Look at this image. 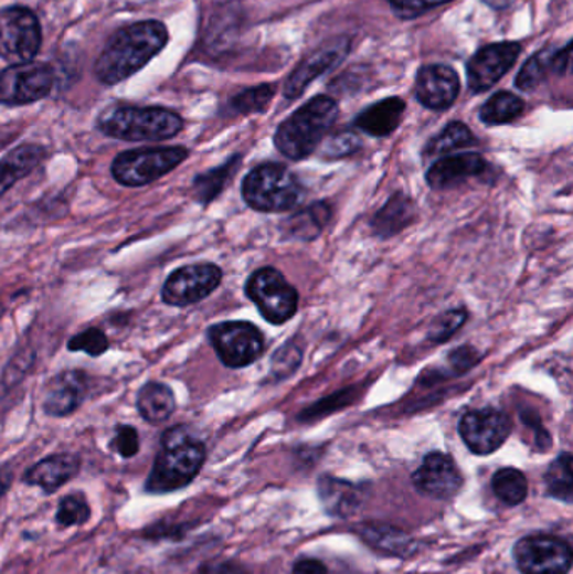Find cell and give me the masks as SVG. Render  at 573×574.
Returning <instances> with one entry per match:
<instances>
[{
  "label": "cell",
  "instance_id": "obj_9",
  "mask_svg": "<svg viewBox=\"0 0 573 574\" xmlns=\"http://www.w3.org/2000/svg\"><path fill=\"white\" fill-rule=\"evenodd\" d=\"M208 338L219 360L227 368H244L254 363L266 347L263 333L247 321L219 322L209 328Z\"/></svg>",
  "mask_w": 573,
  "mask_h": 574
},
{
  "label": "cell",
  "instance_id": "obj_20",
  "mask_svg": "<svg viewBox=\"0 0 573 574\" xmlns=\"http://www.w3.org/2000/svg\"><path fill=\"white\" fill-rule=\"evenodd\" d=\"M82 469V459L74 454H54L34 464L24 474V482L29 486L41 487L46 495H53L57 489L78 476Z\"/></svg>",
  "mask_w": 573,
  "mask_h": 574
},
{
  "label": "cell",
  "instance_id": "obj_5",
  "mask_svg": "<svg viewBox=\"0 0 573 574\" xmlns=\"http://www.w3.org/2000/svg\"><path fill=\"white\" fill-rule=\"evenodd\" d=\"M301 183L291 170L279 163H264L247 173L243 199L254 211L276 214L296 208L301 200Z\"/></svg>",
  "mask_w": 573,
  "mask_h": 574
},
{
  "label": "cell",
  "instance_id": "obj_35",
  "mask_svg": "<svg viewBox=\"0 0 573 574\" xmlns=\"http://www.w3.org/2000/svg\"><path fill=\"white\" fill-rule=\"evenodd\" d=\"M67 350L74 351V353L83 351L88 357L98 358L109 350L108 337L99 328H88L67 341Z\"/></svg>",
  "mask_w": 573,
  "mask_h": 574
},
{
  "label": "cell",
  "instance_id": "obj_37",
  "mask_svg": "<svg viewBox=\"0 0 573 574\" xmlns=\"http://www.w3.org/2000/svg\"><path fill=\"white\" fill-rule=\"evenodd\" d=\"M449 2L453 0H389L392 11L402 19L418 18L424 12L449 4Z\"/></svg>",
  "mask_w": 573,
  "mask_h": 574
},
{
  "label": "cell",
  "instance_id": "obj_7",
  "mask_svg": "<svg viewBox=\"0 0 573 574\" xmlns=\"http://www.w3.org/2000/svg\"><path fill=\"white\" fill-rule=\"evenodd\" d=\"M246 295L272 325H285L298 309V291L275 267L257 269L247 279Z\"/></svg>",
  "mask_w": 573,
  "mask_h": 574
},
{
  "label": "cell",
  "instance_id": "obj_23",
  "mask_svg": "<svg viewBox=\"0 0 573 574\" xmlns=\"http://www.w3.org/2000/svg\"><path fill=\"white\" fill-rule=\"evenodd\" d=\"M44 157V148L34 144H24L9 151L0 160V196H4L15 183L31 176L41 166Z\"/></svg>",
  "mask_w": 573,
  "mask_h": 574
},
{
  "label": "cell",
  "instance_id": "obj_4",
  "mask_svg": "<svg viewBox=\"0 0 573 574\" xmlns=\"http://www.w3.org/2000/svg\"><path fill=\"white\" fill-rule=\"evenodd\" d=\"M96 127L117 140L162 141L182 131L183 119L176 111L157 106H115L99 115Z\"/></svg>",
  "mask_w": 573,
  "mask_h": 574
},
{
  "label": "cell",
  "instance_id": "obj_12",
  "mask_svg": "<svg viewBox=\"0 0 573 574\" xmlns=\"http://www.w3.org/2000/svg\"><path fill=\"white\" fill-rule=\"evenodd\" d=\"M53 86L54 71L47 64H14L0 73V105H31L46 98Z\"/></svg>",
  "mask_w": 573,
  "mask_h": 574
},
{
  "label": "cell",
  "instance_id": "obj_2",
  "mask_svg": "<svg viewBox=\"0 0 573 574\" xmlns=\"http://www.w3.org/2000/svg\"><path fill=\"white\" fill-rule=\"evenodd\" d=\"M205 463V445L185 425L163 432L160 450L151 467L145 490L150 495H169L189 486Z\"/></svg>",
  "mask_w": 573,
  "mask_h": 574
},
{
  "label": "cell",
  "instance_id": "obj_10",
  "mask_svg": "<svg viewBox=\"0 0 573 574\" xmlns=\"http://www.w3.org/2000/svg\"><path fill=\"white\" fill-rule=\"evenodd\" d=\"M514 563L523 574H566L572 567V548L550 534L521 538L513 546Z\"/></svg>",
  "mask_w": 573,
  "mask_h": 574
},
{
  "label": "cell",
  "instance_id": "obj_32",
  "mask_svg": "<svg viewBox=\"0 0 573 574\" xmlns=\"http://www.w3.org/2000/svg\"><path fill=\"white\" fill-rule=\"evenodd\" d=\"M549 73H552V53L549 50H543L523 64L514 85L521 92H533L542 85Z\"/></svg>",
  "mask_w": 573,
  "mask_h": 574
},
{
  "label": "cell",
  "instance_id": "obj_29",
  "mask_svg": "<svg viewBox=\"0 0 573 574\" xmlns=\"http://www.w3.org/2000/svg\"><path fill=\"white\" fill-rule=\"evenodd\" d=\"M492 492L503 504L514 508L524 502L528 496V480L521 470L505 467L492 476Z\"/></svg>",
  "mask_w": 573,
  "mask_h": 574
},
{
  "label": "cell",
  "instance_id": "obj_44",
  "mask_svg": "<svg viewBox=\"0 0 573 574\" xmlns=\"http://www.w3.org/2000/svg\"><path fill=\"white\" fill-rule=\"evenodd\" d=\"M12 482V472L8 469V467H0V499L4 498L6 492H8L9 487H11Z\"/></svg>",
  "mask_w": 573,
  "mask_h": 574
},
{
  "label": "cell",
  "instance_id": "obj_41",
  "mask_svg": "<svg viewBox=\"0 0 573 574\" xmlns=\"http://www.w3.org/2000/svg\"><path fill=\"white\" fill-rule=\"evenodd\" d=\"M476 354L478 353H476L475 350H471V348L463 347L459 348V350L454 351V353H450V361H453L454 366L459 370V373H463L476 363V360H478Z\"/></svg>",
  "mask_w": 573,
  "mask_h": 574
},
{
  "label": "cell",
  "instance_id": "obj_19",
  "mask_svg": "<svg viewBox=\"0 0 573 574\" xmlns=\"http://www.w3.org/2000/svg\"><path fill=\"white\" fill-rule=\"evenodd\" d=\"M488 170L485 158L478 153H459L437 160L426 180L434 190L453 189L473 177H481Z\"/></svg>",
  "mask_w": 573,
  "mask_h": 574
},
{
  "label": "cell",
  "instance_id": "obj_30",
  "mask_svg": "<svg viewBox=\"0 0 573 574\" xmlns=\"http://www.w3.org/2000/svg\"><path fill=\"white\" fill-rule=\"evenodd\" d=\"M547 495L550 498L559 499L565 504H572L573 496V474L572 454L563 453L550 464L545 474Z\"/></svg>",
  "mask_w": 573,
  "mask_h": 574
},
{
  "label": "cell",
  "instance_id": "obj_21",
  "mask_svg": "<svg viewBox=\"0 0 573 574\" xmlns=\"http://www.w3.org/2000/svg\"><path fill=\"white\" fill-rule=\"evenodd\" d=\"M363 543L388 556L408 557L417 551L414 538L402 529L382 522H367L357 529Z\"/></svg>",
  "mask_w": 573,
  "mask_h": 574
},
{
  "label": "cell",
  "instance_id": "obj_3",
  "mask_svg": "<svg viewBox=\"0 0 573 574\" xmlns=\"http://www.w3.org/2000/svg\"><path fill=\"white\" fill-rule=\"evenodd\" d=\"M337 118V102L330 96H315L279 125L276 148L289 160H305L317 150Z\"/></svg>",
  "mask_w": 573,
  "mask_h": 574
},
{
  "label": "cell",
  "instance_id": "obj_28",
  "mask_svg": "<svg viewBox=\"0 0 573 574\" xmlns=\"http://www.w3.org/2000/svg\"><path fill=\"white\" fill-rule=\"evenodd\" d=\"M241 157H233L224 166L217 167V169L209 170V172L201 173L195 177L194 185H192V192H194L195 200L201 202L202 205L211 203L219 193L224 189L225 183L231 180L237 169H240Z\"/></svg>",
  "mask_w": 573,
  "mask_h": 574
},
{
  "label": "cell",
  "instance_id": "obj_34",
  "mask_svg": "<svg viewBox=\"0 0 573 574\" xmlns=\"http://www.w3.org/2000/svg\"><path fill=\"white\" fill-rule=\"evenodd\" d=\"M89 518H92V509H89L85 495L66 496V498L60 502L56 522L57 524L63 525V528L85 524V522H88Z\"/></svg>",
  "mask_w": 573,
  "mask_h": 574
},
{
  "label": "cell",
  "instance_id": "obj_8",
  "mask_svg": "<svg viewBox=\"0 0 573 574\" xmlns=\"http://www.w3.org/2000/svg\"><path fill=\"white\" fill-rule=\"evenodd\" d=\"M43 43L40 21L25 8L0 11V57L11 64L31 63Z\"/></svg>",
  "mask_w": 573,
  "mask_h": 574
},
{
  "label": "cell",
  "instance_id": "obj_42",
  "mask_svg": "<svg viewBox=\"0 0 573 574\" xmlns=\"http://www.w3.org/2000/svg\"><path fill=\"white\" fill-rule=\"evenodd\" d=\"M293 574H328V567L320 560L303 557L293 566Z\"/></svg>",
  "mask_w": 573,
  "mask_h": 574
},
{
  "label": "cell",
  "instance_id": "obj_26",
  "mask_svg": "<svg viewBox=\"0 0 573 574\" xmlns=\"http://www.w3.org/2000/svg\"><path fill=\"white\" fill-rule=\"evenodd\" d=\"M415 215L414 202L404 193H395L373 219V228L382 237H391L411 224Z\"/></svg>",
  "mask_w": 573,
  "mask_h": 574
},
{
  "label": "cell",
  "instance_id": "obj_27",
  "mask_svg": "<svg viewBox=\"0 0 573 574\" xmlns=\"http://www.w3.org/2000/svg\"><path fill=\"white\" fill-rule=\"evenodd\" d=\"M523 109L524 102L520 96L510 92H500L492 95L482 105L479 118L489 127H498V125H507V123L514 121L523 113Z\"/></svg>",
  "mask_w": 573,
  "mask_h": 574
},
{
  "label": "cell",
  "instance_id": "obj_31",
  "mask_svg": "<svg viewBox=\"0 0 573 574\" xmlns=\"http://www.w3.org/2000/svg\"><path fill=\"white\" fill-rule=\"evenodd\" d=\"M473 144H475V137H473L471 130L466 127L465 123L453 121L436 138L431 140V144L427 145L426 153L429 157L446 155L449 151L459 150V148H466Z\"/></svg>",
  "mask_w": 573,
  "mask_h": 574
},
{
  "label": "cell",
  "instance_id": "obj_33",
  "mask_svg": "<svg viewBox=\"0 0 573 574\" xmlns=\"http://www.w3.org/2000/svg\"><path fill=\"white\" fill-rule=\"evenodd\" d=\"M275 98V88L272 85H259L256 88L244 89L240 95L234 96L231 106L241 115L250 113H261Z\"/></svg>",
  "mask_w": 573,
  "mask_h": 574
},
{
  "label": "cell",
  "instance_id": "obj_40",
  "mask_svg": "<svg viewBox=\"0 0 573 574\" xmlns=\"http://www.w3.org/2000/svg\"><path fill=\"white\" fill-rule=\"evenodd\" d=\"M570 57H572V41H569L562 50L552 53V73L563 76L570 70Z\"/></svg>",
  "mask_w": 573,
  "mask_h": 574
},
{
  "label": "cell",
  "instance_id": "obj_13",
  "mask_svg": "<svg viewBox=\"0 0 573 574\" xmlns=\"http://www.w3.org/2000/svg\"><path fill=\"white\" fill-rule=\"evenodd\" d=\"M511 428L510 417L495 408L471 410L459 422V435L476 456L496 453L510 437Z\"/></svg>",
  "mask_w": 573,
  "mask_h": 574
},
{
  "label": "cell",
  "instance_id": "obj_24",
  "mask_svg": "<svg viewBox=\"0 0 573 574\" xmlns=\"http://www.w3.org/2000/svg\"><path fill=\"white\" fill-rule=\"evenodd\" d=\"M138 414L151 425L169 421L176 412V395L166 383L148 382L137 395Z\"/></svg>",
  "mask_w": 573,
  "mask_h": 574
},
{
  "label": "cell",
  "instance_id": "obj_1",
  "mask_svg": "<svg viewBox=\"0 0 573 574\" xmlns=\"http://www.w3.org/2000/svg\"><path fill=\"white\" fill-rule=\"evenodd\" d=\"M169 41L166 25L144 21L127 25L113 34L95 64V74L103 85H118L150 63Z\"/></svg>",
  "mask_w": 573,
  "mask_h": 574
},
{
  "label": "cell",
  "instance_id": "obj_22",
  "mask_svg": "<svg viewBox=\"0 0 573 574\" xmlns=\"http://www.w3.org/2000/svg\"><path fill=\"white\" fill-rule=\"evenodd\" d=\"M404 113V99L392 96L363 109L353 125L370 137L384 138L397 130Z\"/></svg>",
  "mask_w": 573,
  "mask_h": 574
},
{
  "label": "cell",
  "instance_id": "obj_36",
  "mask_svg": "<svg viewBox=\"0 0 573 574\" xmlns=\"http://www.w3.org/2000/svg\"><path fill=\"white\" fill-rule=\"evenodd\" d=\"M109 447L124 459L137 456L140 450V435H138L137 428L131 425H118Z\"/></svg>",
  "mask_w": 573,
  "mask_h": 574
},
{
  "label": "cell",
  "instance_id": "obj_17",
  "mask_svg": "<svg viewBox=\"0 0 573 574\" xmlns=\"http://www.w3.org/2000/svg\"><path fill=\"white\" fill-rule=\"evenodd\" d=\"M414 92L421 105L443 111L456 102L461 92V81L456 70L447 64H429L418 70Z\"/></svg>",
  "mask_w": 573,
  "mask_h": 574
},
{
  "label": "cell",
  "instance_id": "obj_18",
  "mask_svg": "<svg viewBox=\"0 0 573 574\" xmlns=\"http://www.w3.org/2000/svg\"><path fill=\"white\" fill-rule=\"evenodd\" d=\"M89 376L82 370H64L43 390V410L50 417H67L88 398Z\"/></svg>",
  "mask_w": 573,
  "mask_h": 574
},
{
  "label": "cell",
  "instance_id": "obj_16",
  "mask_svg": "<svg viewBox=\"0 0 573 574\" xmlns=\"http://www.w3.org/2000/svg\"><path fill=\"white\" fill-rule=\"evenodd\" d=\"M350 53V39H335L331 43L325 44L320 50L303 61L286 79L283 95L286 99H296L305 93V89L314 83L317 77L323 76L328 71L333 70L338 64L343 63Z\"/></svg>",
  "mask_w": 573,
  "mask_h": 574
},
{
  "label": "cell",
  "instance_id": "obj_14",
  "mask_svg": "<svg viewBox=\"0 0 573 574\" xmlns=\"http://www.w3.org/2000/svg\"><path fill=\"white\" fill-rule=\"evenodd\" d=\"M412 483L421 495L447 501L459 495L465 479L459 467L447 454L431 453L412 474Z\"/></svg>",
  "mask_w": 573,
  "mask_h": 574
},
{
  "label": "cell",
  "instance_id": "obj_15",
  "mask_svg": "<svg viewBox=\"0 0 573 574\" xmlns=\"http://www.w3.org/2000/svg\"><path fill=\"white\" fill-rule=\"evenodd\" d=\"M520 51L518 43H495L481 47L466 67L469 89L473 93L491 89L514 66Z\"/></svg>",
  "mask_w": 573,
  "mask_h": 574
},
{
  "label": "cell",
  "instance_id": "obj_11",
  "mask_svg": "<svg viewBox=\"0 0 573 574\" xmlns=\"http://www.w3.org/2000/svg\"><path fill=\"white\" fill-rule=\"evenodd\" d=\"M221 267L211 263L189 264L173 270L162 287V301L176 308L198 305L217 289Z\"/></svg>",
  "mask_w": 573,
  "mask_h": 574
},
{
  "label": "cell",
  "instance_id": "obj_25",
  "mask_svg": "<svg viewBox=\"0 0 573 574\" xmlns=\"http://www.w3.org/2000/svg\"><path fill=\"white\" fill-rule=\"evenodd\" d=\"M321 504L328 514L337 518H349L357 511L360 504V490L347 480L335 479V477H321L318 482Z\"/></svg>",
  "mask_w": 573,
  "mask_h": 574
},
{
  "label": "cell",
  "instance_id": "obj_6",
  "mask_svg": "<svg viewBox=\"0 0 573 574\" xmlns=\"http://www.w3.org/2000/svg\"><path fill=\"white\" fill-rule=\"evenodd\" d=\"M185 147H153L121 151L112 163L113 179L120 185L137 189L150 185L187 160Z\"/></svg>",
  "mask_w": 573,
  "mask_h": 574
},
{
  "label": "cell",
  "instance_id": "obj_39",
  "mask_svg": "<svg viewBox=\"0 0 573 574\" xmlns=\"http://www.w3.org/2000/svg\"><path fill=\"white\" fill-rule=\"evenodd\" d=\"M360 147V138L350 131H341L328 140L325 153L331 158L346 157V155L353 153Z\"/></svg>",
  "mask_w": 573,
  "mask_h": 574
},
{
  "label": "cell",
  "instance_id": "obj_43",
  "mask_svg": "<svg viewBox=\"0 0 573 574\" xmlns=\"http://www.w3.org/2000/svg\"><path fill=\"white\" fill-rule=\"evenodd\" d=\"M198 574H244L240 566L233 563H209L199 570Z\"/></svg>",
  "mask_w": 573,
  "mask_h": 574
},
{
  "label": "cell",
  "instance_id": "obj_38",
  "mask_svg": "<svg viewBox=\"0 0 573 574\" xmlns=\"http://www.w3.org/2000/svg\"><path fill=\"white\" fill-rule=\"evenodd\" d=\"M466 318H468V315H466L465 309H456V311L446 312V315L437 321V325L434 326L431 338H433L436 343H444V341L449 340V338L461 328Z\"/></svg>",
  "mask_w": 573,
  "mask_h": 574
}]
</instances>
